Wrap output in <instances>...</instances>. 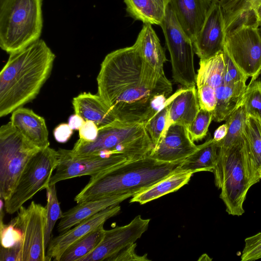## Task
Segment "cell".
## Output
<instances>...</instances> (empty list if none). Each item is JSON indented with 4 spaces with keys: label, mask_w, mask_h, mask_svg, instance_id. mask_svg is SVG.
Segmentation results:
<instances>
[{
    "label": "cell",
    "mask_w": 261,
    "mask_h": 261,
    "mask_svg": "<svg viewBox=\"0 0 261 261\" xmlns=\"http://www.w3.org/2000/svg\"><path fill=\"white\" fill-rule=\"evenodd\" d=\"M97 83L98 94L123 122L144 123L163 107L172 91L164 72L147 64L135 44L105 57Z\"/></svg>",
    "instance_id": "6da1fadb"
},
{
    "label": "cell",
    "mask_w": 261,
    "mask_h": 261,
    "mask_svg": "<svg viewBox=\"0 0 261 261\" xmlns=\"http://www.w3.org/2000/svg\"><path fill=\"white\" fill-rule=\"evenodd\" d=\"M55 57L42 39L10 54L0 73V117L36 97L50 75Z\"/></svg>",
    "instance_id": "7a4b0ae2"
},
{
    "label": "cell",
    "mask_w": 261,
    "mask_h": 261,
    "mask_svg": "<svg viewBox=\"0 0 261 261\" xmlns=\"http://www.w3.org/2000/svg\"><path fill=\"white\" fill-rule=\"evenodd\" d=\"M178 165L160 162L149 156L128 160L91 176L74 200L79 203L115 195L136 194L169 175Z\"/></svg>",
    "instance_id": "3957f363"
},
{
    "label": "cell",
    "mask_w": 261,
    "mask_h": 261,
    "mask_svg": "<svg viewBox=\"0 0 261 261\" xmlns=\"http://www.w3.org/2000/svg\"><path fill=\"white\" fill-rule=\"evenodd\" d=\"M153 148V144L143 122L117 120L98 128L94 141L79 139L71 150L79 155L122 154L134 160L149 156Z\"/></svg>",
    "instance_id": "277c9868"
},
{
    "label": "cell",
    "mask_w": 261,
    "mask_h": 261,
    "mask_svg": "<svg viewBox=\"0 0 261 261\" xmlns=\"http://www.w3.org/2000/svg\"><path fill=\"white\" fill-rule=\"evenodd\" d=\"M216 186L221 189L220 198L229 215L240 216L250 185L248 157L242 137L226 148L218 149L213 171Z\"/></svg>",
    "instance_id": "5b68a950"
},
{
    "label": "cell",
    "mask_w": 261,
    "mask_h": 261,
    "mask_svg": "<svg viewBox=\"0 0 261 261\" xmlns=\"http://www.w3.org/2000/svg\"><path fill=\"white\" fill-rule=\"evenodd\" d=\"M42 0H0V46L9 54L39 39Z\"/></svg>",
    "instance_id": "8992f818"
},
{
    "label": "cell",
    "mask_w": 261,
    "mask_h": 261,
    "mask_svg": "<svg viewBox=\"0 0 261 261\" xmlns=\"http://www.w3.org/2000/svg\"><path fill=\"white\" fill-rule=\"evenodd\" d=\"M40 149L28 141L10 121L0 128V196L4 202L12 194L32 157Z\"/></svg>",
    "instance_id": "52a82bcc"
},
{
    "label": "cell",
    "mask_w": 261,
    "mask_h": 261,
    "mask_svg": "<svg viewBox=\"0 0 261 261\" xmlns=\"http://www.w3.org/2000/svg\"><path fill=\"white\" fill-rule=\"evenodd\" d=\"M58 163V153L49 146L37 151L21 173L4 208L9 214L17 212L27 201L49 186Z\"/></svg>",
    "instance_id": "ba28073f"
},
{
    "label": "cell",
    "mask_w": 261,
    "mask_h": 261,
    "mask_svg": "<svg viewBox=\"0 0 261 261\" xmlns=\"http://www.w3.org/2000/svg\"><path fill=\"white\" fill-rule=\"evenodd\" d=\"M160 26L170 53L174 81L184 88L195 86L193 43L178 21L171 2Z\"/></svg>",
    "instance_id": "9c48e42d"
},
{
    "label": "cell",
    "mask_w": 261,
    "mask_h": 261,
    "mask_svg": "<svg viewBox=\"0 0 261 261\" xmlns=\"http://www.w3.org/2000/svg\"><path fill=\"white\" fill-rule=\"evenodd\" d=\"M11 221L22 233L19 261H47L46 206L32 201L27 207L21 206Z\"/></svg>",
    "instance_id": "30bf717a"
},
{
    "label": "cell",
    "mask_w": 261,
    "mask_h": 261,
    "mask_svg": "<svg viewBox=\"0 0 261 261\" xmlns=\"http://www.w3.org/2000/svg\"><path fill=\"white\" fill-rule=\"evenodd\" d=\"M223 50L251 81L261 73V38L257 27L244 24L227 33Z\"/></svg>",
    "instance_id": "8fae6325"
},
{
    "label": "cell",
    "mask_w": 261,
    "mask_h": 261,
    "mask_svg": "<svg viewBox=\"0 0 261 261\" xmlns=\"http://www.w3.org/2000/svg\"><path fill=\"white\" fill-rule=\"evenodd\" d=\"M57 151L58 163L49 185L76 177L92 176L129 160L122 154L79 155L71 150L62 148Z\"/></svg>",
    "instance_id": "7c38bea8"
},
{
    "label": "cell",
    "mask_w": 261,
    "mask_h": 261,
    "mask_svg": "<svg viewBox=\"0 0 261 261\" xmlns=\"http://www.w3.org/2000/svg\"><path fill=\"white\" fill-rule=\"evenodd\" d=\"M150 219L135 217L128 224L105 230L96 248L80 261H108L122 249L133 244L147 230Z\"/></svg>",
    "instance_id": "4fadbf2b"
},
{
    "label": "cell",
    "mask_w": 261,
    "mask_h": 261,
    "mask_svg": "<svg viewBox=\"0 0 261 261\" xmlns=\"http://www.w3.org/2000/svg\"><path fill=\"white\" fill-rule=\"evenodd\" d=\"M225 36L222 8L219 4L213 1L203 25L193 41L194 51L200 60L223 51Z\"/></svg>",
    "instance_id": "5bb4252c"
},
{
    "label": "cell",
    "mask_w": 261,
    "mask_h": 261,
    "mask_svg": "<svg viewBox=\"0 0 261 261\" xmlns=\"http://www.w3.org/2000/svg\"><path fill=\"white\" fill-rule=\"evenodd\" d=\"M184 125L171 124L158 145L154 147L149 156L156 161L179 164L197 148Z\"/></svg>",
    "instance_id": "9a60e30c"
},
{
    "label": "cell",
    "mask_w": 261,
    "mask_h": 261,
    "mask_svg": "<svg viewBox=\"0 0 261 261\" xmlns=\"http://www.w3.org/2000/svg\"><path fill=\"white\" fill-rule=\"evenodd\" d=\"M120 211L119 204L109 207L51 239L47 248V261H59L64 251L70 245L104 224L107 220L118 215Z\"/></svg>",
    "instance_id": "2e32d148"
},
{
    "label": "cell",
    "mask_w": 261,
    "mask_h": 261,
    "mask_svg": "<svg viewBox=\"0 0 261 261\" xmlns=\"http://www.w3.org/2000/svg\"><path fill=\"white\" fill-rule=\"evenodd\" d=\"M135 195L134 193H125L79 203L63 213L57 226L58 231L60 233L64 232L83 221L109 207L118 205Z\"/></svg>",
    "instance_id": "e0dca14e"
},
{
    "label": "cell",
    "mask_w": 261,
    "mask_h": 261,
    "mask_svg": "<svg viewBox=\"0 0 261 261\" xmlns=\"http://www.w3.org/2000/svg\"><path fill=\"white\" fill-rule=\"evenodd\" d=\"M213 0H171L176 17L193 43L201 30Z\"/></svg>",
    "instance_id": "ac0fdd59"
},
{
    "label": "cell",
    "mask_w": 261,
    "mask_h": 261,
    "mask_svg": "<svg viewBox=\"0 0 261 261\" xmlns=\"http://www.w3.org/2000/svg\"><path fill=\"white\" fill-rule=\"evenodd\" d=\"M12 125L30 143L42 149L49 146L48 132L44 119L32 110L19 108L10 118Z\"/></svg>",
    "instance_id": "d6986e66"
},
{
    "label": "cell",
    "mask_w": 261,
    "mask_h": 261,
    "mask_svg": "<svg viewBox=\"0 0 261 261\" xmlns=\"http://www.w3.org/2000/svg\"><path fill=\"white\" fill-rule=\"evenodd\" d=\"M199 109L195 86L188 88L182 87L178 90L173 95L170 104L167 129L174 123L183 125L188 128Z\"/></svg>",
    "instance_id": "ffe728a7"
},
{
    "label": "cell",
    "mask_w": 261,
    "mask_h": 261,
    "mask_svg": "<svg viewBox=\"0 0 261 261\" xmlns=\"http://www.w3.org/2000/svg\"><path fill=\"white\" fill-rule=\"evenodd\" d=\"M72 103L75 114L93 121L98 128L118 120L98 94L84 92L74 97Z\"/></svg>",
    "instance_id": "44dd1931"
},
{
    "label": "cell",
    "mask_w": 261,
    "mask_h": 261,
    "mask_svg": "<svg viewBox=\"0 0 261 261\" xmlns=\"http://www.w3.org/2000/svg\"><path fill=\"white\" fill-rule=\"evenodd\" d=\"M248 88L246 81L223 84L216 89L217 102L213 112V120L221 122L243 105Z\"/></svg>",
    "instance_id": "7402d4cb"
},
{
    "label": "cell",
    "mask_w": 261,
    "mask_h": 261,
    "mask_svg": "<svg viewBox=\"0 0 261 261\" xmlns=\"http://www.w3.org/2000/svg\"><path fill=\"white\" fill-rule=\"evenodd\" d=\"M134 44L147 64L157 72H164L163 66L166 57L151 24L144 23Z\"/></svg>",
    "instance_id": "603a6c76"
},
{
    "label": "cell",
    "mask_w": 261,
    "mask_h": 261,
    "mask_svg": "<svg viewBox=\"0 0 261 261\" xmlns=\"http://www.w3.org/2000/svg\"><path fill=\"white\" fill-rule=\"evenodd\" d=\"M246 151L250 186L258 182L261 166V133L257 120L248 116L243 132Z\"/></svg>",
    "instance_id": "cb8c5ba5"
},
{
    "label": "cell",
    "mask_w": 261,
    "mask_h": 261,
    "mask_svg": "<svg viewBox=\"0 0 261 261\" xmlns=\"http://www.w3.org/2000/svg\"><path fill=\"white\" fill-rule=\"evenodd\" d=\"M193 173L175 170L150 187L136 194L129 202H138L144 204L167 194L177 191L190 181Z\"/></svg>",
    "instance_id": "d4e9b609"
},
{
    "label": "cell",
    "mask_w": 261,
    "mask_h": 261,
    "mask_svg": "<svg viewBox=\"0 0 261 261\" xmlns=\"http://www.w3.org/2000/svg\"><path fill=\"white\" fill-rule=\"evenodd\" d=\"M218 146L217 142L209 137L203 144L175 168L177 171L192 172L213 171L216 164Z\"/></svg>",
    "instance_id": "484cf974"
},
{
    "label": "cell",
    "mask_w": 261,
    "mask_h": 261,
    "mask_svg": "<svg viewBox=\"0 0 261 261\" xmlns=\"http://www.w3.org/2000/svg\"><path fill=\"white\" fill-rule=\"evenodd\" d=\"M171 0H124L127 13L144 23L160 25Z\"/></svg>",
    "instance_id": "4316f807"
},
{
    "label": "cell",
    "mask_w": 261,
    "mask_h": 261,
    "mask_svg": "<svg viewBox=\"0 0 261 261\" xmlns=\"http://www.w3.org/2000/svg\"><path fill=\"white\" fill-rule=\"evenodd\" d=\"M225 61L223 50L205 59H200L196 77L197 88L208 85L215 89L224 83Z\"/></svg>",
    "instance_id": "83f0119b"
},
{
    "label": "cell",
    "mask_w": 261,
    "mask_h": 261,
    "mask_svg": "<svg viewBox=\"0 0 261 261\" xmlns=\"http://www.w3.org/2000/svg\"><path fill=\"white\" fill-rule=\"evenodd\" d=\"M105 232L103 224L70 245L64 251L59 261H80L98 245Z\"/></svg>",
    "instance_id": "f1b7e54d"
},
{
    "label": "cell",
    "mask_w": 261,
    "mask_h": 261,
    "mask_svg": "<svg viewBox=\"0 0 261 261\" xmlns=\"http://www.w3.org/2000/svg\"><path fill=\"white\" fill-rule=\"evenodd\" d=\"M248 115L243 104L226 120L228 132L226 137L217 142L218 147L226 148L238 141L243 135Z\"/></svg>",
    "instance_id": "f546056e"
},
{
    "label": "cell",
    "mask_w": 261,
    "mask_h": 261,
    "mask_svg": "<svg viewBox=\"0 0 261 261\" xmlns=\"http://www.w3.org/2000/svg\"><path fill=\"white\" fill-rule=\"evenodd\" d=\"M173 95L167 99L165 105L158 112L143 123L152 141L153 148L158 145L166 131L170 104Z\"/></svg>",
    "instance_id": "4dcf8cb0"
},
{
    "label": "cell",
    "mask_w": 261,
    "mask_h": 261,
    "mask_svg": "<svg viewBox=\"0 0 261 261\" xmlns=\"http://www.w3.org/2000/svg\"><path fill=\"white\" fill-rule=\"evenodd\" d=\"M47 223L45 231V244L47 248L51 239L53 230L57 221L63 214L58 200L56 184L49 185L46 188Z\"/></svg>",
    "instance_id": "1f68e13d"
},
{
    "label": "cell",
    "mask_w": 261,
    "mask_h": 261,
    "mask_svg": "<svg viewBox=\"0 0 261 261\" xmlns=\"http://www.w3.org/2000/svg\"><path fill=\"white\" fill-rule=\"evenodd\" d=\"M248 116L261 120V82L250 81L243 103Z\"/></svg>",
    "instance_id": "d6a6232c"
},
{
    "label": "cell",
    "mask_w": 261,
    "mask_h": 261,
    "mask_svg": "<svg viewBox=\"0 0 261 261\" xmlns=\"http://www.w3.org/2000/svg\"><path fill=\"white\" fill-rule=\"evenodd\" d=\"M213 118V112L200 108L194 120L188 128L193 141L201 140L206 137Z\"/></svg>",
    "instance_id": "836d02e7"
},
{
    "label": "cell",
    "mask_w": 261,
    "mask_h": 261,
    "mask_svg": "<svg viewBox=\"0 0 261 261\" xmlns=\"http://www.w3.org/2000/svg\"><path fill=\"white\" fill-rule=\"evenodd\" d=\"M1 246L10 247L18 243L22 240V233L19 228L10 221L5 224L3 222V206L4 203L1 200Z\"/></svg>",
    "instance_id": "e575fe53"
},
{
    "label": "cell",
    "mask_w": 261,
    "mask_h": 261,
    "mask_svg": "<svg viewBox=\"0 0 261 261\" xmlns=\"http://www.w3.org/2000/svg\"><path fill=\"white\" fill-rule=\"evenodd\" d=\"M241 257L242 261L261 258V232L245 239V246Z\"/></svg>",
    "instance_id": "d590c367"
},
{
    "label": "cell",
    "mask_w": 261,
    "mask_h": 261,
    "mask_svg": "<svg viewBox=\"0 0 261 261\" xmlns=\"http://www.w3.org/2000/svg\"><path fill=\"white\" fill-rule=\"evenodd\" d=\"M245 0H213L220 5L225 21V31L237 17Z\"/></svg>",
    "instance_id": "8d00e7d4"
},
{
    "label": "cell",
    "mask_w": 261,
    "mask_h": 261,
    "mask_svg": "<svg viewBox=\"0 0 261 261\" xmlns=\"http://www.w3.org/2000/svg\"><path fill=\"white\" fill-rule=\"evenodd\" d=\"M197 96L200 108L213 112L216 107V89L208 85L197 88Z\"/></svg>",
    "instance_id": "74e56055"
},
{
    "label": "cell",
    "mask_w": 261,
    "mask_h": 261,
    "mask_svg": "<svg viewBox=\"0 0 261 261\" xmlns=\"http://www.w3.org/2000/svg\"><path fill=\"white\" fill-rule=\"evenodd\" d=\"M223 53L225 61L223 84H231L240 81H247L248 77L240 70L224 50Z\"/></svg>",
    "instance_id": "f35d334b"
},
{
    "label": "cell",
    "mask_w": 261,
    "mask_h": 261,
    "mask_svg": "<svg viewBox=\"0 0 261 261\" xmlns=\"http://www.w3.org/2000/svg\"><path fill=\"white\" fill-rule=\"evenodd\" d=\"M137 246L136 243L122 249L108 261H149L147 254L142 256L138 255L135 252Z\"/></svg>",
    "instance_id": "ab89813d"
},
{
    "label": "cell",
    "mask_w": 261,
    "mask_h": 261,
    "mask_svg": "<svg viewBox=\"0 0 261 261\" xmlns=\"http://www.w3.org/2000/svg\"><path fill=\"white\" fill-rule=\"evenodd\" d=\"M98 133V128L92 121H86L79 129L80 139L87 142L94 141Z\"/></svg>",
    "instance_id": "60d3db41"
},
{
    "label": "cell",
    "mask_w": 261,
    "mask_h": 261,
    "mask_svg": "<svg viewBox=\"0 0 261 261\" xmlns=\"http://www.w3.org/2000/svg\"><path fill=\"white\" fill-rule=\"evenodd\" d=\"M20 243L10 247L1 246L0 249L1 261H19Z\"/></svg>",
    "instance_id": "b9f144b4"
},
{
    "label": "cell",
    "mask_w": 261,
    "mask_h": 261,
    "mask_svg": "<svg viewBox=\"0 0 261 261\" xmlns=\"http://www.w3.org/2000/svg\"><path fill=\"white\" fill-rule=\"evenodd\" d=\"M73 133V130L68 124L61 123L57 126L54 130V136L56 140L64 143L68 141Z\"/></svg>",
    "instance_id": "7bdbcfd3"
},
{
    "label": "cell",
    "mask_w": 261,
    "mask_h": 261,
    "mask_svg": "<svg viewBox=\"0 0 261 261\" xmlns=\"http://www.w3.org/2000/svg\"><path fill=\"white\" fill-rule=\"evenodd\" d=\"M260 3H261V0H245L243 4L242 8H241L237 17L234 20V21L236 19H237L242 14H243L246 12L254 11L255 8ZM234 21H233V22H234Z\"/></svg>",
    "instance_id": "ee69618b"
},
{
    "label": "cell",
    "mask_w": 261,
    "mask_h": 261,
    "mask_svg": "<svg viewBox=\"0 0 261 261\" xmlns=\"http://www.w3.org/2000/svg\"><path fill=\"white\" fill-rule=\"evenodd\" d=\"M85 121L82 117L75 113L70 116L68 124L72 130H79Z\"/></svg>",
    "instance_id": "f6af8a7d"
},
{
    "label": "cell",
    "mask_w": 261,
    "mask_h": 261,
    "mask_svg": "<svg viewBox=\"0 0 261 261\" xmlns=\"http://www.w3.org/2000/svg\"><path fill=\"white\" fill-rule=\"evenodd\" d=\"M228 125L226 123L219 126L215 131L213 139L217 142L222 140L227 135Z\"/></svg>",
    "instance_id": "bcb514c9"
},
{
    "label": "cell",
    "mask_w": 261,
    "mask_h": 261,
    "mask_svg": "<svg viewBox=\"0 0 261 261\" xmlns=\"http://www.w3.org/2000/svg\"><path fill=\"white\" fill-rule=\"evenodd\" d=\"M257 23L261 21V3L254 10Z\"/></svg>",
    "instance_id": "7dc6e473"
},
{
    "label": "cell",
    "mask_w": 261,
    "mask_h": 261,
    "mask_svg": "<svg viewBox=\"0 0 261 261\" xmlns=\"http://www.w3.org/2000/svg\"><path fill=\"white\" fill-rule=\"evenodd\" d=\"M257 29L258 34L261 38V21H259L257 25Z\"/></svg>",
    "instance_id": "c3c4849f"
},
{
    "label": "cell",
    "mask_w": 261,
    "mask_h": 261,
    "mask_svg": "<svg viewBox=\"0 0 261 261\" xmlns=\"http://www.w3.org/2000/svg\"><path fill=\"white\" fill-rule=\"evenodd\" d=\"M257 121H258V123L260 132V133H261V120L260 119H257Z\"/></svg>",
    "instance_id": "681fc988"
},
{
    "label": "cell",
    "mask_w": 261,
    "mask_h": 261,
    "mask_svg": "<svg viewBox=\"0 0 261 261\" xmlns=\"http://www.w3.org/2000/svg\"><path fill=\"white\" fill-rule=\"evenodd\" d=\"M259 177H260V178L261 179V166H260V167L259 171Z\"/></svg>",
    "instance_id": "f907efd6"
}]
</instances>
